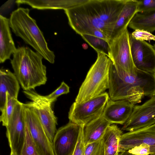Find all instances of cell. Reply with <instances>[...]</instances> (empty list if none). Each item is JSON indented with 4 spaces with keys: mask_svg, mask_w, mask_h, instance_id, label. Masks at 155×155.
<instances>
[{
    "mask_svg": "<svg viewBox=\"0 0 155 155\" xmlns=\"http://www.w3.org/2000/svg\"><path fill=\"white\" fill-rule=\"evenodd\" d=\"M108 94L113 101L127 100L134 105L144 96L155 94V72L137 70L134 74L127 73L112 63L109 76Z\"/></svg>",
    "mask_w": 155,
    "mask_h": 155,
    "instance_id": "cell-1",
    "label": "cell"
},
{
    "mask_svg": "<svg viewBox=\"0 0 155 155\" xmlns=\"http://www.w3.org/2000/svg\"><path fill=\"white\" fill-rule=\"evenodd\" d=\"M11 63L21 87L24 91L34 90L46 83V67L43 57L27 47H19L13 54Z\"/></svg>",
    "mask_w": 155,
    "mask_h": 155,
    "instance_id": "cell-2",
    "label": "cell"
},
{
    "mask_svg": "<svg viewBox=\"0 0 155 155\" xmlns=\"http://www.w3.org/2000/svg\"><path fill=\"white\" fill-rule=\"evenodd\" d=\"M28 8H19L13 11L9 18L12 32L24 42L32 47L51 64L55 61L54 52L49 48L43 34L35 20L29 15Z\"/></svg>",
    "mask_w": 155,
    "mask_h": 155,
    "instance_id": "cell-3",
    "label": "cell"
},
{
    "mask_svg": "<svg viewBox=\"0 0 155 155\" xmlns=\"http://www.w3.org/2000/svg\"><path fill=\"white\" fill-rule=\"evenodd\" d=\"M88 1L80 5L64 10L68 23L80 35H91L108 42L113 28L95 15L88 3Z\"/></svg>",
    "mask_w": 155,
    "mask_h": 155,
    "instance_id": "cell-4",
    "label": "cell"
},
{
    "mask_svg": "<svg viewBox=\"0 0 155 155\" xmlns=\"http://www.w3.org/2000/svg\"><path fill=\"white\" fill-rule=\"evenodd\" d=\"M96 61L88 71L80 87L75 102L81 103L95 97L108 89L112 62L105 54L97 52Z\"/></svg>",
    "mask_w": 155,
    "mask_h": 155,
    "instance_id": "cell-5",
    "label": "cell"
},
{
    "mask_svg": "<svg viewBox=\"0 0 155 155\" xmlns=\"http://www.w3.org/2000/svg\"><path fill=\"white\" fill-rule=\"evenodd\" d=\"M109 97L107 92L81 103L74 102L68 112L69 121L81 126L101 117Z\"/></svg>",
    "mask_w": 155,
    "mask_h": 155,
    "instance_id": "cell-6",
    "label": "cell"
},
{
    "mask_svg": "<svg viewBox=\"0 0 155 155\" xmlns=\"http://www.w3.org/2000/svg\"><path fill=\"white\" fill-rule=\"evenodd\" d=\"M127 28L117 36L110 39L108 42L109 51L108 58L113 65L121 68L126 72L134 74L137 69L134 64L131 55Z\"/></svg>",
    "mask_w": 155,
    "mask_h": 155,
    "instance_id": "cell-7",
    "label": "cell"
},
{
    "mask_svg": "<svg viewBox=\"0 0 155 155\" xmlns=\"http://www.w3.org/2000/svg\"><path fill=\"white\" fill-rule=\"evenodd\" d=\"M27 98L31 101L27 103L38 117L45 133L52 143L57 131V119L52 110L51 103L48 102L34 90L24 91Z\"/></svg>",
    "mask_w": 155,
    "mask_h": 155,
    "instance_id": "cell-8",
    "label": "cell"
},
{
    "mask_svg": "<svg viewBox=\"0 0 155 155\" xmlns=\"http://www.w3.org/2000/svg\"><path fill=\"white\" fill-rule=\"evenodd\" d=\"M26 125L39 155H54L52 146L37 116L26 103L24 104Z\"/></svg>",
    "mask_w": 155,
    "mask_h": 155,
    "instance_id": "cell-9",
    "label": "cell"
},
{
    "mask_svg": "<svg viewBox=\"0 0 155 155\" xmlns=\"http://www.w3.org/2000/svg\"><path fill=\"white\" fill-rule=\"evenodd\" d=\"M24 104L18 101L6 128V135L11 151L17 155L21 153L25 137Z\"/></svg>",
    "mask_w": 155,
    "mask_h": 155,
    "instance_id": "cell-10",
    "label": "cell"
},
{
    "mask_svg": "<svg viewBox=\"0 0 155 155\" xmlns=\"http://www.w3.org/2000/svg\"><path fill=\"white\" fill-rule=\"evenodd\" d=\"M81 127V126L69 121L57 130L52 143L54 155H73Z\"/></svg>",
    "mask_w": 155,
    "mask_h": 155,
    "instance_id": "cell-11",
    "label": "cell"
},
{
    "mask_svg": "<svg viewBox=\"0 0 155 155\" xmlns=\"http://www.w3.org/2000/svg\"><path fill=\"white\" fill-rule=\"evenodd\" d=\"M155 123V94L140 105H134L132 112L122 127L132 132Z\"/></svg>",
    "mask_w": 155,
    "mask_h": 155,
    "instance_id": "cell-12",
    "label": "cell"
},
{
    "mask_svg": "<svg viewBox=\"0 0 155 155\" xmlns=\"http://www.w3.org/2000/svg\"><path fill=\"white\" fill-rule=\"evenodd\" d=\"M132 59L136 68L143 71L155 72V49L145 41L136 40L129 34Z\"/></svg>",
    "mask_w": 155,
    "mask_h": 155,
    "instance_id": "cell-13",
    "label": "cell"
},
{
    "mask_svg": "<svg viewBox=\"0 0 155 155\" xmlns=\"http://www.w3.org/2000/svg\"><path fill=\"white\" fill-rule=\"evenodd\" d=\"M150 146V155H155V123L132 132L123 134L119 143L118 152L128 150L142 143Z\"/></svg>",
    "mask_w": 155,
    "mask_h": 155,
    "instance_id": "cell-14",
    "label": "cell"
},
{
    "mask_svg": "<svg viewBox=\"0 0 155 155\" xmlns=\"http://www.w3.org/2000/svg\"><path fill=\"white\" fill-rule=\"evenodd\" d=\"M126 0H88L95 15L114 29Z\"/></svg>",
    "mask_w": 155,
    "mask_h": 155,
    "instance_id": "cell-15",
    "label": "cell"
},
{
    "mask_svg": "<svg viewBox=\"0 0 155 155\" xmlns=\"http://www.w3.org/2000/svg\"><path fill=\"white\" fill-rule=\"evenodd\" d=\"M134 106L127 100L113 101L109 98L102 116L111 124L124 125L130 117Z\"/></svg>",
    "mask_w": 155,
    "mask_h": 155,
    "instance_id": "cell-16",
    "label": "cell"
},
{
    "mask_svg": "<svg viewBox=\"0 0 155 155\" xmlns=\"http://www.w3.org/2000/svg\"><path fill=\"white\" fill-rule=\"evenodd\" d=\"M10 31L9 19L0 15V63L10 59L16 50Z\"/></svg>",
    "mask_w": 155,
    "mask_h": 155,
    "instance_id": "cell-17",
    "label": "cell"
},
{
    "mask_svg": "<svg viewBox=\"0 0 155 155\" xmlns=\"http://www.w3.org/2000/svg\"><path fill=\"white\" fill-rule=\"evenodd\" d=\"M19 82L16 76L9 70H0V110L3 109L6 101V93L17 99L20 89Z\"/></svg>",
    "mask_w": 155,
    "mask_h": 155,
    "instance_id": "cell-18",
    "label": "cell"
},
{
    "mask_svg": "<svg viewBox=\"0 0 155 155\" xmlns=\"http://www.w3.org/2000/svg\"><path fill=\"white\" fill-rule=\"evenodd\" d=\"M88 0H18L15 1L18 5L25 4L34 8L64 10L75 7L87 2Z\"/></svg>",
    "mask_w": 155,
    "mask_h": 155,
    "instance_id": "cell-19",
    "label": "cell"
},
{
    "mask_svg": "<svg viewBox=\"0 0 155 155\" xmlns=\"http://www.w3.org/2000/svg\"><path fill=\"white\" fill-rule=\"evenodd\" d=\"M137 13V0H126L115 25L110 39L117 36L127 28L130 22Z\"/></svg>",
    "mask_w": 155,
    "mask_h": 155,
    "instance_id": "cell-20",
    "label": "cell"
},
{
    "mask_svg": "<svg viewBox=\"0 0 155 155\" xmlns=\"http://www.w3.org/2000/svg\"><path fill=\"white\" fill-rule=\"evenodd\" d=\"M111 124L102 115L99 118L84 125L83 133L85 145L102 138L106 129Z\"/></svg>",
    "mask_w": 155,
    "mask_h": 155,
    "instance_id": "cell-21",
    "label": "cell"
},
{
    "mask_svg": "<svg viewBox=\"0 0 155 155\" xmlns=\"http://www.w3.org/2000/svg\"><path fill=\"white\" fill-rule=\"evenodd\" d=\"M123 132L116 125L109 126L102 137L105 155H119V143Z\"/></svg>",
    "mask_w": 155,
    "mask_h": 155,
    "instance_id": "cell-22",
    "label": "cell"
},
{
    "mask_svg": "<svg viewBox=\"0 0 155 155\" xmlns=\"http://www.w3.org/2000/svg\"><path fill=\"white\" fill-rule=\"evenodd\" d=\"M134 30L141 29L151 33L155 31V11L145 13H137L128 26Z\"/></svg>",
    "mask_w": 155,
    "mask_h": 155,
    "instance_id": "cell-23",
    "label": "cell"
},
{
    "mask_svg": "<svg viewBox=\"0 0 155 155\" xmlns=\"http://www.w3.org/2000/svg\"><path fill=\"white\" fill-rule=\"evenodd\" d=\"M18 101L6 93V101L4 107L1 111L0 121L3 126L6 127L8 124L14 112L15 107Z\"/></svg>",
    "mask_w": 155,
    "mask_h": 155,
    "instance_id": "cell-24",
    "label": "cell"
},
{
    "mask_svg": "<svg viewBox=\"0 0 155 155\" xmlns=\"http://www.w3.org/2000/svg\"><path fill=\"white\" fill-rule=\"evenodd\" d=\"M81 36L97 52H101L108 56L109 47L107 41L91 35H82Z\"/></svg>",
    "mask_w": 155,
    "mask_h": 155,
    "instance_id": "cell-25",
    "label": "cell"
},
{
    "mask_svg": "<svg viewBox=\"0 0 155 155\" xmlns=\"http://www.w3.org/2000/svg\"><path fill=\"white\" fill-rule=\"evenodd\" d=\"M84 155H105L102 138L85 145Z\"/></svg>",
    "mask_w": 155,
    "mask_h": 155,
    "instance_id": "cell-26",
    "label": "cell"
},
{
    "mask_svg": "<svg viewBox=\"0 0 155 155\" xmlns=\"http://www.w3.org/2000/svg\"><path fill=\"white\" fill-rule=\"evenodd\" d=\"M69 91V86L64 81H62L60 86L55 91L48 95H41V97L45 101L52 104L58 97L63 94H67Z\"/></svg>",
    "mask_w": 155,
    "mask_h": 155,
    "instance_id": "cell-27",
    "label": "cell"
},
{
    "mask_svg": "<svg viewBox=\"0 0 155 155\" xmlns=\"http://www.w3.org/2000/svg\"><path fill=\"white\" fill-rule=\"evenodd\" d=\"M21 155H39L26 125L25 137Z\"/></svg>",
    "mask_w": 155,
    "mask_h": 155,
    "instance_id": "cell-28",
    "label": "cell"
},
{
    "mask_svg": "<svg viewBox=\"0 0 155 155\" xmlns=\"http://www.w3.org/2000/svg\"><path fill=\"white\" fill-rule=\"evenodd\" d=\"M138 13H145L155 11V0H137Z\"/></svg>",
    "mask_w": 155,
    "mask_h": 155,
    "instance_id": "cell-29",
    "label": "cell"
},
{
    "mask_svg": "<svg viewBox=\"0 0 155 155\" xmlns=\"http://www.w3.org/2000/svg\"><path fill=\"white\" fill-rule=\"evenodd\" d=\"M134 39L142 41H155V35L145 30L136 29L130 34Z\"/></svg>",
    "mask_w": 155,
    "mask_h": 155,
    "instance_id": "cell-30",
    "label": "cell"
},
{
    "mask_svg": "<svg viewBox=\"0 0 155 155\" xmlns=\"http://www.w3.org/2000/svg\"><path fill=\"white\" fill-rule=\"evenodd\" d=\"M81 126L78 140L72 155H84L85 144L83 137V130L84 125Z\"/></svg>",
    "mask_w": 155,
    "mask_h": 155,
    "instance_id": "cell-31",
    "label": "cell"
},
{
    "mask_svg": "<svg viewBox=\"0 0 155 155\" xmlns=\"http://www.w3.org/2000/svg\"><path fill=\"white\" fill-rule=\"evenodd\" d=\"M150 146L143 143L128 150V151L135 155H149L150 153Z\"/></svg>",
    "mask_w": 155,
    "mask_h": 155,
    "instance_id": "cell-32",
    "label": "cell"
},
{
    "mask_svg": "<svg viewBox=\"0 0 155 155\" xmlns=\"http://www.w3.org/2000/svg\"><path fill=\"white\" fill-rule=\"evenodd\" d=\"M119 155H135L130 153L128 150L120 152Z\"/></svg>",
    "mask_w": 155,
    "mask_h": 155,
    "instance_id": "cell-33",
    "label": "cell"
},
{
    "mask_svg": "<svg viewBox=\"0 0 155 155\" xmlns=\"http://www.w3.org/2000/svg\"><path fill=\"white\" fill-rule=\"evenodd\" d=\"M10 155H17L15 153L11 151Z\"/></svg>",
    "mask_w": 155,
    "mask_h": 155,
    "instance_id": "cell-34",
    "label": "cell"
},
{
    "mask_svg": "<svg viewBox=\"0 0 155 155\" xmlns=\"http://www.w3.org/2000/svg\"><path fill=\"white\" fill-rule=\"evenodd\" d=\"M154 47V48L155 49V44H154V45L153 46Z\"/></svg>",
    "mask_w": 155,
    "mask_h": 155,
    "instance_id": "cell-35",
    "label": "cell"
}]
</instances>
